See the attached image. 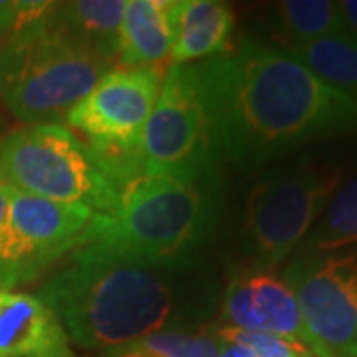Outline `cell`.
Listing matches in <instances>:
<instances>
[{
  "label": "cell",
  "instance_id": "13",
  "mask_svg": "<svg viewBox=\"0 0 357 357\" xmlns=\"http://www.w3.org/2000/svg\"><path fill=\"white\" fill-rule=\"evenodd\" d=\"M169 66H191L232 50L236 16L227 2L175 0Z\"/></svg>",
  "mask_w": 357,
  "mask_h": 357
},
{
  "label": "cell",
  "instance_id": "3",
  "mask_svg": "<svg viewBox=\"0 0 357 357\" xmlns=\"http://www.w3.org/2000/svg\"><path fill=\"white\" fill-rule=\"evenodd\" d=\"M225 213L220 173L195 181L143 177L126 189L112 215H96L77 246L153 264L203 260Z\"/></svg>",
  "mask_w": 357,
  "mask_h": 357
},
{
  "label": "cell",
  "instance_id": "23",
  "mask_svg": "<svg viewBox=\"0 0 357 357\" xmlns=\"http://www.w3.org/2000/svg\"><path fill=\"white\" fill-rule=\"evenodd\" d=\"M8 117H10V115H8L6 109H4V105L0 103V139H2V137H4V133L10 129V121H8Z\"/></svg>",
  "mask_w": 357,
  "mask_h": 357
},
{
  "label": "cell",
  "instance_id": "5",
  "mask_svg": "<svg viewBox=\"0 0 357 357\" xmlns=\"http://www.w3.org/2000/svg\"><path fill=\"white\" fill-rule=\"evenodd\" d=\"M342 155L296 153L256 171L244 195L243 266L276 272L292 258L345 181Z\"/></svg>",
  "mask_w": 357,
  "mask_h": 357
},
{
  "label": "cell",
  "instance_id": "21",
  "mask_svg": "<svg viewBox=\"0 0 357 357\" xmlns=\"http://www.w3.org/2000/svg\"><path fill=\"white\" fill-rule=\"evenodd\" d=\"M337 6L344 22V32L357 40V0H340Z\"/></svg>",
  "mask_w": 357,
  "mask_h": 357
},
{
  "label": "cell",
  "instance_id": "12",
  "mask_svg": "<svg viewBox=\"0 0 357 357\" xmlns=\"http://www.w3.org/2000/svg\"><path fill=\"white\" fill-rule=\"evenodd\" d=\"M0 357H76L62 321L36 294L0 288Z\"/></svg>",
  "mask_w": 357,
  "mask_h": 357
},
{
  "label": "cell",
  "instance_id": "6",
  "mask_svg": "<svg viewBox=\"0 0 357 357\" xmlns=\"http://www.w3.org/2000/svg\"><path fill=\"white\" fill-rule=\"evenodd\" d=\"M0 178L16 191L112 215L123 192L88 143L60 123L20 126L0 139Z\"/></svg>",
  "mask_w": 357,
  "mask_h": 357
},
{
  "label": "cell",
  "instance_id": "19",
  "mask_svg": "<svg viewBox=\"0 0 357 357\" xmlns=\"http://www.w3.org/2000/svg\"><path fill=\"white\" fill-rule=\"evenodd\" d=\"M213 333L220 342L243 345L250 349L256 357H316L306 345L272 333L243 332L232 328H213Z\"/></svg>",
  "mask_w": 357,
  "mask_h": 357
},
{
  "label": "cell",
  "instance_id": "8",
  "mask_svg": "<svg viewBox=\"0 0 357 357\" xmlns=\"http://www.w3.org/2000/svg\"><path fill=\"white\" fill-rule=\"evenodd\" d=\"M220 145L192 66H167L141 135L145 177L195 181L218 173Z\"/></svg>",
  "mask_w": 357,
  "mask_h": 357
},
{
  "label": "cell",
  "instance_id": "20",
  "mask_svg": "<svg viewBox=\"0 0 357 357\" xmlns=\"http://www.w3.org/2000/svg\"><path fill=\"white\" fill-rule=\"evenodd\" d=\"M8 252H10V187L0 178V288L8 284Z\"/></svg>",
  "mask_w": 357,
  "mask_h": 357
},
{
  "label": "cell",
  "instance_id": "10",
  "mask_svg": "<svg viewBox=\"0 0 357 357\" xmlns=\"http://www.w3.org/2000/svg\"><path fill=\"white\" fill-rule=\"evenodd\" d=\"M96 213L10 187V252L6 290L46 276L84 241Z\"/></svg>",
  "mask_w": 357,
  "mask_h": 357
},
{
  "label": "cell",
  "instance_id": "22",
  "mask_svg": "<svg viewBox=\"0 0 357 357\" xmlns=\"http://www.w3.org/2000/svg\"><path fill=\"white\" fill-rule=\"evenodd\" d=\"M218 357H256V356L250 351V349L243 347V345L220 342V351H218Z\"/></svg>",
  "mask_w": 357,
  "mask_h": 357
},
{
  "label": "cell",
  "instance_id": "14",
  "mask_svg": "<svg viewBox=\"0 0 357 357\" xmlns=\"http://www.w3.org/2000/svg\"><path fill=\"white\" fill-rule=\"evenodd\" d=\"M175 0H128L117 40V66L167 68Z\"/></svg>",
  "mask_w": 357,
  "mask_h": 357
},
{
  "label": "cell",
  "instance_id": "7",
  "mask_svg": "<svg viewBox=\"0 0 357 357\" xmlns=\"http://www.w3.org/2000/svg\"><path fill=\"white\" fill-rule=\"evenodd\" d=\"M165 70L115 66L66 117L121 192L145 177L141 135Z\"/></svg>",
  "mask_w": 357,
  "mask_h": 357
},
{
  "label": "cell",
  "instance_id": "16",
  "mask_svg": "<svg viewBox=\"0 0 357 357\" xmlns=\"http://www.w3.org/2000/svg\"><path fill=\"white\" fill-rule=\"evenodd\" d=\"M128 0H74L54 2L56 18L89 48L117 60L119 26Z\"/></svg>",
  "mask_w": 357,
  "mask_h": 357
},
{
  "label": "cell",
  "instance_id": "18",
  "mask_svg": "<svg viewBox=\"0 0 357 357\" xmlns=\"http://www.w3.org/2000/svg\"><path fill=\"white\" fill-rule=\"evenodd\" d=\"M351 246H357V173L333 192L298 252H330Z\"/></svg>",
  "mask_w": 357,
  "mask_h": 357
},
{
  "label": "cell",
  "instance_id": "11",
  "mask_svg": "<svg viewBox=\"0 0 357 357\" xmlns=\"http://www.w3.org/2000/svg\"><path fill=\"white\" fill-rule=\"evenodd\" d=\"M215 328L272 333L312 351L296 294L280 274L268 270L241 264L230 272L229 282L220 290Z\"/></svg>",
  "mask_w": 357,
  "mask_h": 357
},
{
  "label": "cell",
  "instance_id": "9",
  "mask_svg": "<svg viewBox=\"0 0 357 357\" xmlns=\"http://www.w3.org/2000/svg\"><path fill=\"white\" fill-rule=\"evenodd\" d=\"M280 276L296 294L316 357H357V246L298 252Z\"/></svg>",
  "mask_w": 357,
  "mask_h": 357
},
{
  "label": "cell",
  "instance_id": "4",
  "mask_svg": "<svg viewBox=\"0 0 357 357\" xmlns=\"http://www.w3.org/2000/svg\"><path fill=\"white\" fill-rule=\"evenodd\" d=\"M52 4L0 44V103L22 126L60 123L117 66L64 28Z\"/></svg>",
  "mask_w": 357,
  "mask_h": 357
},
{
  "label": "cell",
  "instance_id": "2",
  "mask_svg": "<svg viewBox=\"0 0 357 357\" xmlns=\"http://www.w3.org/2000/svg\"><path fill=\"white\" fill-rule=\"evenodd\" d=\"M40 300L82 349H115L165 330H204L220 282L204 264H153L76 246L44 276Z\"/></svg>",
  "mask_w": 357,
  "mask_h": 357
},
{
  "label": "cell",
  "instance_id": "15",
  "mask_svg": "<svg viewBox=\"0 0 357 357\" xmlns=\"http://www.w3.org/2000/svg\"><path fill=\"white\" fill-rule=\"evenodd\" d=\"M264 26L276 48L344 34L340 6L333 0H282L268 4Z\"/></svg>",
  "mask_w": 357,
  "mask_h": 357
},
{
  "label": "cell",
  "instance_id": "1",
  "mask_svg": "<svg viewBox=\"0 0 357 357\" xmlns=\"http://www.w3.org/2000/svg\"><path fill=\"white\" fill-rule=\"evenodd\" d=\"M213 115L220 155L256 173L300 149L357 133V100L330 88L290 54L244 36L191 64Z\"/></svg>",
  "mask_w": 357,
  "mask_h": 357
},
{
  "label": "cell",
  "instance_id": "17",
  "mask_svg": "<svg viewBox=\"0 0 357 357\" xmlns=\"http://www.w3.org/2000/svg\"><path fill=\"white\" fill-rule=\"evenodd\" d=\"M290 54L330 88L357 100V40L333 34L280 48Z\"/></svg>",
  "mask_w": 357,
  "mask_h": 357
}]
</instances>
